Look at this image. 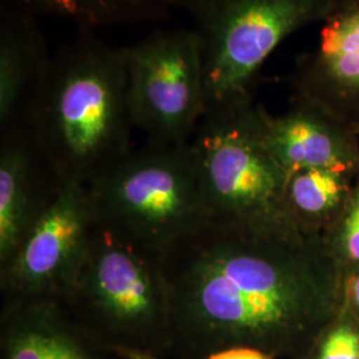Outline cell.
<instances>
[{"instance_id":"10","label":"cell","mask_w":359,"mask_h":359,"mask_svg":"<svg viewBox=\"0 0 359 359\" xmlns=\"http://www.w3.org/2000/svg\"><path fill=\"white\" fill-rule=\"evenodd\" d=\"M264 130L270 152L290 175L304 169H330L345 173L359 164L353 129L317 104L295 99L283 116L265 111Z\"/></svg>"},{"instance_id":"3","label":"cell","mask_w":359,"mask_h":359,"mask_svg":"<svg viewBox=\"0 0 359 359\" xmlns=\"http://www.w3.org/2000/svg\"><path fill=\"white\" fill-rule=\"evenodd\" d=\"M262 114L250 96L208 108L189 142L209 224L301 229L287 212V173L270 152Z\"/></svg>"},{"instance_id":"8","label":"cell","mask_w":359,"mask_h":359,"mask_svg":"<svg viewBox=\"0 0 359 359\" xmlns=\"http://www.w3.org/2000/svg\"><path fill=\"white\" fill-rule=\"evenodd\" d=\"M95 225L88 188L55 180L18 252L0 269L6 299L62 302L76 281Z\"/></svg>"},{"instance_id":"16","label":"cell","mask_w":359,"mask_h":359,"mask_svg":"<svg viewBox=\"0 0 359 359\" xmlns=\"http://www.w3.org/2000/svg\"><path fill=\"white\" fill-rule=\"evenodd\" d=\"M318 359H359V333L347 323L333 329L323 339Z\"/></svg>"},{"instance_id":"19","label":"cell","mask_w":359,"mask_h":359,"mask_svg":"<svg viewBox=\"0 0 359 359\" xmlns=\"http://www.w3.org/2000/svg\"><path fill=\"white\" fill-rule=\"evenodd\" d=\"M350 298L355 308L359 310V276L350 283Z\"/></svg>"},{"instance_id":"7","label":"cell","mask_w":359,"mask_h":359,"mask_svg":"<svg viewBox=\"0 0 359 359\" xmlns=\"http://www.w3.org/2000/svg\"><path fill=\"white\" fill-rule=\"evenodd\" d=\"M133 128L148 142L187 144L206 112L203 41L194 29H158L124 47Z\"/></svg>"},{"instance_id":"11","label":"cell","mask_w":359,"mask_h":359,"mask_svg":"<svg viewBox=\"0 0 359 359\" xmlns=\"http://www.w3.org/2000/svg\"><path fill=\"white\" fill-rule=\"evenodd\" d=\"M52 56L36 16L1 3L0 10V126L26 124Z\"/></svg>"},{"instance_id":"9","label":"cell","mask_w":359,"mask_h":359,"mask_svg":"<svg viewBox=\"0 0 359 359\" xmlns=\"http://www.w3.org/2000/svg\"><path fill=\"white\" fill-rule=\"evenodd\" d=\"M292 86L297 99L358 127L359 0H332L318 41L297 59Z\"/></svg>"},{"instance_id":"6","label":"cell","mask_w":359,"mask_h":359,"mask_svg":"<svg viewBox=\"0 0 359 359\" xmlns=\"http://www.w3.org/2000/svg\"><path fill=\"white\" fill-rule=\"evenodd\" d=\"M60 304L120 338L173 341L170 290L161 256L97 222L76 281Z\"/></svg>"},{"instance_id":"13","label":"cell","mask_w":359,"mask_h":359,"mask_svg":"<svg viewBox=\"0 0 359 359\" xmlns=\"http://www.w3.org/2000/svg\"><path fill=\"white\" fill-rule=\"evenodd\" d=\"M65 313L56 301H7L3 311L6 359H93Z\"/></svg>"},{"instance_id":"5","label":"cell","mask_w":359,"mask_h":359,"mask_svg":"<svg viewBox=\"0 0 359 359\" xmlns=\"http://www.w3.org/2000/svg\"><path fill=\"white\" fill-rule=\"evenodd\" d=\"M192 18L204 48L206 109L250 96L270 55L290 35L320 23L332 0H173Z\"/></svg>"},{"instance_id":"12","label":"cell","mask_w":359,"mask_h":359,"mask_svg":"<svg viewBox=\"0 0 359 359\" xmlns=\"http://www.w3.org/2000/svg\"><path fill=\"white\" fill-rule=\"evenodd\" d=\"M47 164L27 124L1 130L0 144V269L18 252L38 217L39 167Z\"/></svg>"},{"instance_id":"4","label":"cell","mask_w":359,"mask_h":359,"mask_svg":"<svg viewBox=\"0 0 359 359\" xmlns=\"http://www.w3.org/2000/svg\"><path fill=\"white\" fill-rule=\"evenodd\" d=\"M87 188L97 224L158 256L209 224L189 142H148Z\"/></svg>"},{"instance_id":"18","label":"cell","mask_w":359,"mask_h":359,"mask_svg":"<svg viewBox=\"0 0 359 359\" xmlns=\"http://www.w3.org/2000/svg\"><path fill=\"white\" fill-rule=\"evenodd\" d=\"M204 359H271L265 351L250 346H233L215 351Z\"/></svg>"},{"instance_id":"1","label":"cell","mask_w":359,"mask_h":359,"mask_svg":"<svg viewBox=\"0 0 359 359\" xmlns=\"http://www.w3.org/2000/svg\"><path fill=\"white\" fill-rule=\"evenodd\" d=\"M173 341L206 355L283 341L335 299L330 278L297 231L208 224L161 256ZM264 351V350H262Z\"/></svg>"},{"instance_id":"14","label":"cell","mask_w":359,"mask_h":359,"mask_svg":"<svg viewBox=\"0 0 359 359\" xmlns=\"http://www.w3.org/2000/svg\"><path fill=\"white\" fill-rule=\"evenodd\" d=\"M26 13L50 15L72 22L80 29L142 25L167 20L173 0H1Z\"/></svg>"},{"instance_id":"2","label":"cell","mask_w":359,"mask_h":359,"mask_svg":"<svg viewBox=\"0 0 359 359\" xmlns=\"http://www.w3.org/2000/svg\"><path fill=\"white\" fill-rule=\"evenodd\" d=\"M26 124L53 179L88 187L132 151L124 48L80 29L52 56Z\"/></svg>"},{"instance_id":"15","label":"cell","mask_w":359,"mask_h":359,"mask_svg":"<svg viewBox=\"0 0 359 359\" xmlns=\"http://www.w3.org/2000/svg\"><path fill=\"white\" fill-rule=\"evenodd\" d=\"M342 191V173L330 169H304L287 175L285 203L297 224L301 216H318L332 209L339 201Z\"/></svg>"},{"instance_id":"17","label":"cell","mask_w":359,"mask_h":359,"mask_svg":"<svg viewBox=\"0 0 359 359\" xmlns=\"http://www.w3.org/2000/svg\"><path fill=\"white\" fill-rule=\"evenodd\" d=\"M342 241L348 258L359 262V193L350 208L344 228Z\"/></svg>"}]
</instances>
